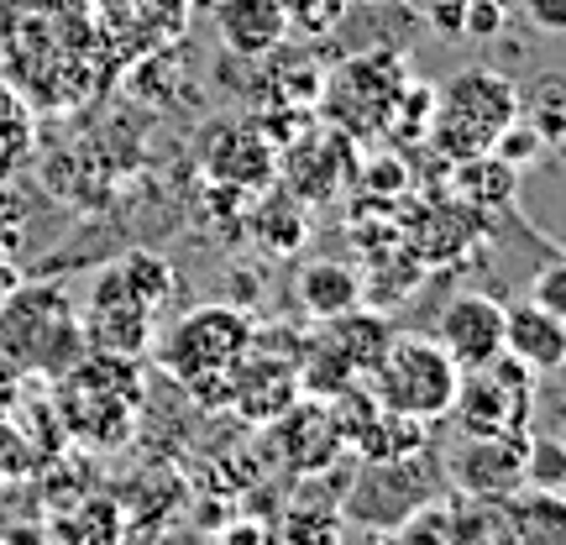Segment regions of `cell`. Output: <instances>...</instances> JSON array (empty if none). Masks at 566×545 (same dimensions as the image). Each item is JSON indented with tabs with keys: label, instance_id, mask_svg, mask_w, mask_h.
<instances>
[{
	"label": "cell",
	"instance_id": "obj_1",
	"mask_svg": "<svg viewBox=\"0 0 566 545\" xmlns=\"http://www.w3.org/2000/svg\"><path fill=\"white\" fill-rule=\"evenodd\" d=\"M520 116V90L499 69H462L436 90V116H430V147L446 163L483 158L493 137Z\"/></svg>",
	"mask_w": 566,
	"mask_h": 545
},
{
	"label": "cell",
	"instance_id": "obj_2",
	"mask_svg": "<svg viewBox=\"0 0 566 545\" xmlns=\"http://www.w3.org/2000/svg\"><path fill=\"white\" fill-rule=\"evenodd\" d=\"M462 388V367L441 352L436 336H394L384 352V363L367 373V394L378 399V409L409 415V420H446Z\"/></svg>",
	"mask_w": 566,
	"mask_h": 545
},
{
	"label": "cell",
	"instance_id": "obj_3",
	"mask_svg": "<svg viewBox=\"0 0 566 545\" xmlns=\"http://www.w3.org/2000/svg\"><path fill=\"white\" fill-rule=\"evenodd\" d=\"M252 336H258V331H252V321H247L237 304H200V310H189V315L163 336L158 357L184 388L221 384L226 394H231V367L247 357Z\"/></svg>",
	"mask_w": 566,
	"mask_h": 545
},
{
	"label": "cell",
	"instance_id": "obj_4",
	"mask_svg": "<svg viewBox=\"0 0 566 545\" xmlns=\"http://www.w3.org/2000/svg\"><path fill=\"white\" fill-rule=\"evenodd\" d=\"M462 436H530L535 415V373L514 357H493L488 367L462 373L457 405H451Z\"/></svg>",
	"mask_w": 566,
	"mask_h": 545
},
{
	"label": "cell",
	"instance_id": "obj_5",
	"mask_svg": "<svg viewBox=\"0 0 566 545\" xmlns=\"http://www.w3.org/2000/svg\"><path fill=\"white\" fill-rule=\"evenodd\" d=\"M0 336H11V367H42L63 373L84 357V336L74 310L59 300V289H27L0 310Z\"/></svg>",
	"mask_w": 566,
	"mask_h": 545
},
{
	"label": "cell",
	"instance_id": "obj_6",
	"mask_svg": "<svg viewBox=\"0 0 566 545\" xmlns=\"http://www.w3.org/2000/svg\"><path fill=\"white\" fill-rule=\"evenodd\" d=\"M430 499H436V457L415 451L399 462H367L346 493V514L367 530H388L415 520Z\"/></svg>",
	"mask_w": 566,
	"mask_h": 545
},
{
	"label": "cell",
	"instance_id": "obj_7",
	"mask_svg": "<svg viewBox=\"0 0 566 545\" xmlns=\"http://www.w3.org/2000/svg\"><path fill=\"white\" fill-rule=\"evenodd\" d=\"M436 342L451 363L472 373V367H488L493 357H504V304L493 294H451L436 315Z\"/></svg>",
	"mask_w": 566,
	"mask_h": 545
},
{
	"label": "cell",
	"instance_id": "obj_8",
	"mask_svg": "<svg viewBox=\"0 0 566 545\" xmlns=\"http://www.w3.org/2000/svg\"><path fill=\"white\" fill-rule=\"evenodd\" d=\"M525 441L530 436H462L446 472L472 499H514L525 488Z\"/></svg>",
	"mask_w": 566,
	"mask_h": 545
},
{
	"label": "cell",
	"instance_id": "obj_9",
	"mask_svg": "<svg viewBox=\"0 0 566 545\" xmlns=\"http://www.w3.org/2000/svg\"><path fill=\"white\" fill-rule=\"evenodd\" d=\"M216 38L237 59H268L289 42V11L283 0H216Z\"/></svg>",
	"mask_w": 566,
	"mask_h": 545
},
{
	"label": "cell",
	"instance_id": "obj_10",
	"mask_svg": "<svg viewBox=\"0 0 566 545\" xmlns=\"http://www.w3.org/2000/svg\"><path fill=\"white\" fill-rule=\"evenodd\" d=\"M200 163L221 189H263L273 179V147L252 126H221V132H210Z\"/></svg>",
	"mask_w": 566,
	"mask_h": 545
},
{
	"label": "cell",
	"instance_id": "obj_11",
	"mask_svg": "<svg viewBox=\"0 0 566 545\" xmlns=\"http://www.w3.org/2000/svg\"><path fill=\"white\" fill-rule=\"evenodd\" d=\"M174 294V268L153 258V252H126L95 279V300L90 304H126V310H142L158 321V310Z\"/></svg>",
	"mask_w": 566,
	"mask_h": 545
},
{
	"label": "cell",
	"instance_id": "obj_12",
	"mask_svg": "<svg viewBox=\"0 0 566 545\" xmlns=\"http://www.w3.org/2000/svg\"><path fill=\"white\" fill-rule=\"evenodd\" d=\"M504 352L514 363H525L535 378L562 373L566 367V321L546 315L541 304H504Z\"/></svg>",
	"mask_w": 566,
	"mask_h": 545
},
{
	"label": "cell",
	"instance_id": "obj_13",
	"mask_svg": "<svg viewBox=\"0 0 566 545\" xmlns=\"http://www.w3.org/2000/svg\"><path fill=\"white\" fill-rule=\"evenodd\" d=\"M294 300H300V310L310 321L325 325L336 315H346V310H357L367 300V289L357 279V268L336 263V258H310L300 268V279H294Z\"/></svg>",
	"mask_w": 566,
	"mask_h": 545
},
{
	"label": "cell",
	"instance_id": "obj_14",
	"mask_svg": "<svg viewBox=\"0 0 566 545\" xmlns=\"http://www.w3.org/2000/svg\"><path fill=\"white\" fill-rule=\"evenodd\" d=\"M325 331H331L325 342L342 352L346 367H352L357 378H367L373 367L384 363V352L394 346V336H399V331H394V325H388L378 310H367V304L346 310V315H336V321H325Z\"/></svg>",
	"mask_w": 566,
	"mask_h": 545
},
{
	"label": "cell",
	"instance_id": "obj_15",
	"mask_svg": "<svg viewBox=\"0 0 566 545\" xmlns=\"http://www.w3.org/2000/svg\"><path fill=\"white\" fill-rule=\"evenodd\" d=\"M80 336L90 352H111V357H137L153 342V315L126 310V304H90Z\"/></svg>",
	"mask_w": 566,
	"mask_h": 545
},
{
	"label": "cell",
	"instance_id": "obj_16",
	"mask_svg": "<svg viewBox=\"0 0 566 545\" xmlns=\"http://www.w3.org/2000/svg\"><path fill=\"white\" fill-rule=\"evenodd\" d=\"M451 168H457L451 184H457L462 205L467 210H478V216H499V210H509L514 195H520V174H514L509 163H499L493 153L467 158V163H451Z\"/></svg>",
	"mask_w": 566,
	"mask_h": 545
},
{
	"label": "cell",
	"instance_id": "obj_17",
	"mask_svg": "<svg viewBox=\"0 0 566 545\" xmlns=\"http://www.w3.org/2000/svg\"><path fill=\"white\" fill-rule=\"evenodd\" d=\"M520 116H525L546 147L566 153V80L562 74H546V80H535L530 95H520Z\"/></svg>",
	"mask_w": 566,
	"mask_h": 545
},
{
	"label": "cell",
	"instance_id": "obj_18",
	"mask_svg": "<svg viewBox=\"0 0 566 545\" xmlns=\"http://www.w3.org/2000/svg\"><path fill=\"white\" fill-rule=\"evenodd\" d=\"M525 488L541 499H556L566 488V441L556 436H530L525 441Z\"/></svg>",
	"mask_w": 566,
	"mask_h": 545
},
{
	"label": "cell",
	"instance_id": "obj_19",
	"mask_svg": "<svg viewBox=\"0 0 566 545\" xmlns=\"http://www.w3.org/2000/svg\"><path fill=\"white\" fill-rule=\"evenodd\" d=\"M488 153H493L499 163H509L514 174H525V168H535V163L546 158L551 147L541 142V132H535V126H530L525 116H514V122H509L504 132L493 137V147H488Z\"/></svg>",
	"mask_w": 566,
	"mask_h": 545
},
{
	"label": "cell",
	"instance_id": "obj_20",
	"mask_svg": "<svg viewBox=\"0 0 566 545\" xmlns=\"http://www.w3.org/2000/svg\"><path fill=\"white\" fill-rule=\"evenodd\" d=\"M283 11H289V32L300 27L304 38H325L342 27L346 0H283Z\"/></svg>",
	"mask_w": 566,
	"mask_h": 545
},
{
	"label": "cell",
	"instance_id": "obj_21",
	"mask_svg": "<svg viewBox=\"0 0 566 545\" xmlns=\"http://www.w3.org/2000/svg\"><path fill=\"white\" fill-rule=\"evenodd\" d=\"M530 304H541L546 315L566 321V258H551V263L530 279Z\"/></svg>",
	"mask_w": 566,
	"mask_h": 545
},
{
	"label": "cell",
	"instance_id": "obj_22",
	"mask_svg": "<svg viewBox=\"0 0 566 545\" xmlns=\"http://www.w3.org/2000/svg\"><path fill=\"white\" fill-rule=\"evenodd\" d=\"M504 27H509V11H499L493 0H467L462 32H457V38L462 42H493V38H504Z\"/></svg>",
	"mask_w": 566,
	"mask_h": 545
},
{
	"label": "cell",
	"instance_id": "obj_23",
	"mask_svg": "<svg viewBox=\"0 0 566 545\" xmlns=\"http://www.w3.org/2000/svg\"><path fill=\"white\" fill-rule=\"evenodd\" d=\"M126 6H132V17H142L153 32H174V27H184L195 0H126Z\"/></svg>",
	"mask_w": 566,
	"mask_h": 545
},
{
	"label": "cell",
	"instance_id": "obj_24",
	"mask_svg": "<svg viewBox=\"0 0 566 545\" xmlns=\"http://www.w3.org/2000/svg\"><path fill=\"white\" fill-rule=\"evenodd\" d=\"M520 11L535 32L546 38H566V0H520Z\"/></svg>",
	"mask_w": 566,
	"mask_h": 545
},
{
	"label": "cell",
	"instance_id": "obj_25",
	"mask_svg": "<svg viewBox=\"0 0 566 545\" xmlns=\"http://www.w3.org/2000/svg\"><path fill=\"white\" fill-rule=\"evenodd\" d=\"M415 11H420L436 32H446V38H457L462 32V11H467V0H415Z\"/></svg>",
	"mask_w": 566,
	"mask_h": 545
},
{
	"label": "cell",
	"instance_id": "obj_26",
	"mask_svg": "<svg viewBox=\"0 0 566 545\" xmlns=\"http://www.w3.org/2000/svg\"><path fill=\"white\" fill-rule=\"evenodd\" d=\"M363 184L367 189H405V158H373Z\"/></svg>",
	"mask_w": 566,
	"mask_h": 545
},
{
	"label": "cell",
	"instance_id": "obj_27",
	"mask_svg": "<svg viewBox=\"0 0 566 545\" xmlns=\"http://www.w3.org/2000/svg\"><path fill=\"white\" fill-rule=\"evenodd\" d=\"M17 545H59V541H42V535H17Z\"/></svg>",
	"mask_w": 566,
	"mask_h": 545
},
{
	"label": "cell",
	"instance_id": "obj_28",
	"mask_svg": "<svg viewBox=\"0 0 566 545\" xmlns=\"http://www.w3.org/2000/svg\"><path fill=\"white\" fill-rule=\"evenodd\" d=\"M493 6H499V11H509V17L520 11V0H493Z\"/></svg>",
	"mask_w": 566,
	"mask_h": 545
},
{
	"label": "cell",
	"instance_id": "obj_29",
	"mask_svg": "<svg viewBox=\"0 0 566 545\" xmlns=\"http://www.w3.org/2000/svg\"><path fill=\"white\" fill-rule=\"evenodd\" d=\"M357 6H388V0H357Z\"/></svg>",
	"mask_w": 566,
	"mask_h": 545
},
{
	"label": "cell",
	"instance_id": "obj_30",
	"mask_svg": "<svg viewBox=\"0 0 566 545\" xmlns=\"http://www.w3.org/2000/svg\"><path fill=\"white\" fill-rule=\"evenodd\" d=\"M200 6H216V0H200Z\"/></svg>",
	"mask_w": 566,
	"mask_h": 545
},
{
	"label": "cell",
	"instance_id": "obj_31",
	"mask_svg": "<svg viewBox=\"0 0 566 545\" xmlns=\"http://www.w3.org/2000/svg\"><path fill=\"white\" fill-rule=\"evenodd\" d=\"M562 258H566V247H562Z\"/></svg>",
	"mask_w": 566,
	"mask_h": 545
}]
</instances>
